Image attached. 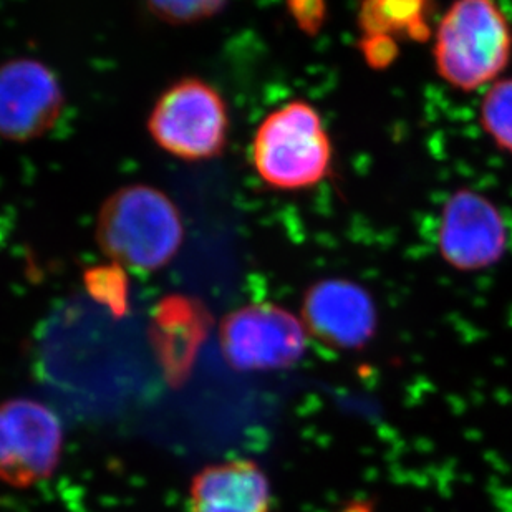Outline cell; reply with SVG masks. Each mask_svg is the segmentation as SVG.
<instances>
[{
	"mask_svg": "<svg viewBox=\"0 0 512 512\" xmlns=\"http://www.w3.org/2000/svg\"><path fill=\"white\" fill-rule=\"evenodd\" d=\"M183 241V218L173 199L148 184L116 189L98 214V246L118 266L156 271Z\"/></svg>",
	"mask_w": 512,
	"mask_h": 512,
	"instance_id": "6da1fadb",
	"label": "cell"
},
{
	"mask_svg": "<svg viewBox=\"0 0 512 512\" xmlns=\"http://www.w3.org/2000/svg\"><path fill=\"white\" fill-rule=\"evenodd\" d=\"M511 55V25L494 2H456L438 25L436 70L458 90L473 92L494 82L508 67Z\"/></svg>",
	"mask_w": 512,
	"mask_h": 512,
	"instance_id": "7a4b0ae2",
	"label": "cell"
},
{
	"mask_svg": "<svg viewBox=\"0 0 512 512\" xmlns=\"http://www.w3.org/2000/svg\"><path fill=\"white\" fill-rule=\"evenodd\" d=\"M252 163L267 186L312 188L329 174L332 143L319 112L295 100L267 115L252 141Z\"/></svg>",
	"mask_w": 512,
	"mask_h": 512,
	"instance_id": "3957f363",
	"label": "cell"
},
{
	"mask_svg": "<svg viewBox=\"0 0 512 512\" xmlns=\"http://www.w3.org/2000/svg\"><path fill=\"white\" fill-rule=\"evenodd\" d=\"M148 131L156 145L179 160H211L223 153L228 141V107L213 85L201 78H181L161 93Z\"/></svg>",
	"mask_w": 512,
	"mask_h": 512,
	"instance_id": "277c9868",
	"label": "cell"
},
{
	"mask_svg": "<svg viewBox=\"0 0 512 512\" xmlns=\"http://www.w3.org/2000/svg\"><path fill=\"white\" fill-rule=\"evenodd\" d=\"M62 421L32 398L0 403V481L32 488L54 476L63 455Z\"/></svg>",
	"mask_w": 512,
	"mask_h": 512,
	"instance_id": "5b68a950",
	"label": "cell"
},
{
	"mask_svg": "<svg viewBox=\"0 0 512 512\" xmlns=\"http://www.w3.org/2000/svg\"><path fill=\"white\" fill-rule=\"evenodd\" d=\"M219 340L229 367L269 372L292 367L304 357L307 329L281 305L249 304L223 320Z\"/></svg>",
	"mask_w": 512,
	"mask_h": 512,
	"instance_id": "8992f818",
	"label": "cell"
},
{
	"mask_svg": "<svg viewBox=\"0 0 512 512\" xmlns=\"http://www.w3.org/2000/svg\"><path fill=\"white\" fill-rule=\"evenodd\" d=\"M508 228L498 206L473 189H458L441 211L438 249L458 271H483L501 261Z\"/></svg>",
	"mask_w": 512,
	"mask_h": 512,
	"instance_id": "52a82bcc",
	"label": "cell"
},
{
	"mask_svg": "<svg viewBox=\"0 0 512 512\" xmlns=\"http://www.w3.org/2000/svg\"><path fill=\"white\" fill-rule=\"evenodd\" d=\"M63 108L58 78L45 63L15 58L0 65V136L30 141L54 128Z\"/></svg>",
	"mask_w": 512,
	"mask_h": 512,
	"instance_id": "ba28073f",
	"label": "cell"
},
{
	"mask_svg": "<svg viewBox=\"0 0 512 512\" xmlns=\"http://www.w3.org/2000/svg\"><path fill=\"white\" fill-rule=\"evenodd\" d=\"M305 329L327 347L355 350L377 332L372 295L348 279H324L310 285L302 302Z\"/></svg>",
	"mask_w": 512,
	"mask_h": 512,
	"instance_id": "9c48e42d",
	"label": "cell"
},
{
	"mask_svg": "<svg viewBox=\"0 0 512 512\" xmlns=\"http://www.w3.org/2000/svg\"><path fill=\"white\" fill-rule=\"evenodd\" d=\"M189 512H271V484L251 459L211 464L193 478Z\"/></svg>",
	"mask_w": 512,
	"mask_h": 512,
	"instance_id": "30bf717a",
	"label": "cell"
},
{
	"mask_svg": "<svg viewBox=\"0 0 512 512\" xmlns=\"http://www.w3.org/2000/svg\"><path fill=\"white\" fill-rule=\"evenodd\" d=\"M208 310L188 295L173 294L161 300L153 315V334L161 352L186 362L209 329Z\"/></svg>",
	"mask_w": 512,
	"mask_h": 512,
	"instance_id": "8fae6325",
	"label": "cell"
},
{
	"mask_svg": "<svg viewBox=\"0 0 512 512\" xmlns=\"http://www.w3.org/2000/svg\"><path fill=\"white\" fill-rule=\"evenodd\" d=\"M426 2H367L358 14V24L365 37H392L405 34L411 39L425 40L430 35L426 22Z\"/></svg>",
	"mask_w": 512,
	"mask_h": 512,
	"instance_id": "7c38bea8",
	"label": "cell"
},
{
	"mask_svg": "<svg viewBox=\"0 0 512 512\" xmlns=\"http://www.w3.org/2000/svg\"><path fill=\"white\" fill-rule=\"evenodd\" d=\"M481 125L499 148L512 153V78L494 83L484 95Z\"/></svg>",
	"mask_w": 512,
	"mask_h": 512,
	"instance_id": "4fadbf2b",
	"label": "cell"
},
{
	"mask_svg": "<svg viewBox=\"0 0 512 512\" xmlns=\"http://www.w3.org/2000/svg\"><path fill=\"white\" fill-rule=\"evenodd\" d=\"M88 294L102 305H107L112 314H125L128 310V277L118 264L97 266L88 269L83 276Z\"/></svg>",
	"mask_w": 512,
	"mask_h": 512,
	"instance_id": "5bb4252c",
	"label": "cell"
},
{
	"mask_svg": "<svg viewBox=\"0 0 512 512\" xmlns=\"http://www.w3.org/2000/svg\"><path fill=\"white\" fill-rule=\"evenodd\" d=\"M151 14L170 24H194L199 20L209 19L219 14L226 7L216 0H199V2H151L146 5Z\"/></svg>",
	"mask_w": 512,
	"mask_h": 512,
	"instance_id": "9a60e30c",
	"label": "cell"
},
{
	"mask_svg": "<svg viewBox=\"0 0 512 512\" xmlns=\"http://www.w3.org/2000/svg\"><path fill=\"white\" fill-rule=\"evenodd\" d=\"M363 55L367 57L370 67L382 68L387 67L395 60L397 55V44L392 37H365L362 45Z\"/></svg>",
	"mask_w": 512,
	"mask_h": 512,
	"instance_id": "2e32d148",
	"label": "cell"
},
{
	"mask_svg": "<svg viewBox=\"0 0 512 512\" xmlns=\"http://www.w3.org/2000/svg\"><path fill=\"white\" fill-rule=\"evenodd\" d=\"M289 9L300 29L309 34H315L325 19V5L322 2H294Z\"/></svg>",
	"mask_w": 512,
	"mask_h": 512,
	"instance_id": "e0dca14e",
	"label": "cell"
}]
</instances>
